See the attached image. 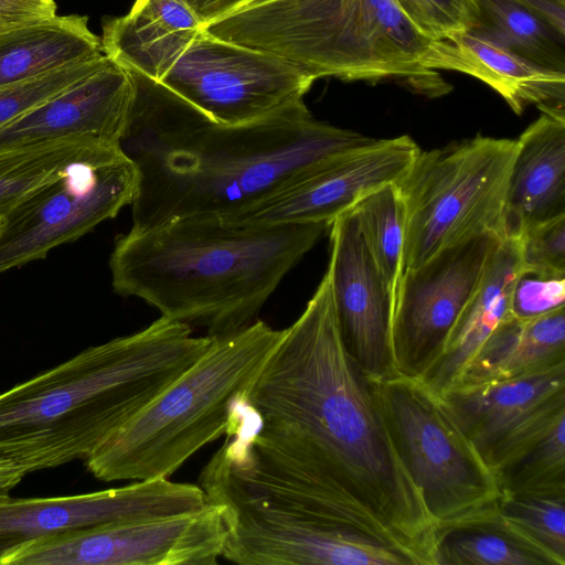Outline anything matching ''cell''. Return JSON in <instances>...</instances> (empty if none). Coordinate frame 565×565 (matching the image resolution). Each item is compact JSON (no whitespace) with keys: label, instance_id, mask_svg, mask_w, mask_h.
<instances>
[{"label":"cell","instance_id":"1","mask_svg":"<svg viewBox=\"0 0 565 565\" xmlns=\"http://www.w3.org/2000/svg\"><path fill=\"white\" fill-rule=\"evenodd\" d=\"M237 407L260 440L367 509L417 564H435L436 525L343 345L328 271Z\"/></svg>","mask_w":565,"mask_h":565},{"label":"cell","instance_id":"2","mask_svg":"<svg viewBox=\"0 0 565 565\" xmlns=\"http://www.w3.org/2000/svg\"><path fill=\"white\" fill-rule=\"evenodd\" d=\"M129 72L135 96L119 147L138 173L132 228L226 217L299 171L375 140L317 120L305 102L223 125L162 83Z\"/></svg>","mask_w":565,"mask_h":565},{"label":"cell","instance_id":"3","mask_svg":"<svg viewBox=\"0 0 565 565\" xmlns=\"http://www.w3.org/2000/svg\"><path fill=\"white\" fill-rule=\"evenodd\" d=\"M225 441L199 476L222 505V558L239 565H391L396 534L339 487L260 440L234 414Z\"/></svg>","mask_w":565,"mask_h":565},{"label":"cell","instance_id":"4","mask_svg":"<svg viewBox=\"0 0 565 565\" xmlns=\"http://www.w3.org/2000/svg\"><path fill=\"white\" fill-rule=\"evenodd\" d=\"M159 317L0 394V459L26 475L88 458L213 343Z\"/></svg>","mask_w":565,"mask_h":565},{"label":"cell","instance_id":"5","mask_svg":"<svg viewBox=\"0 0 565 565\" xmlns=\"http://www.w3.org/2000/svg\"><path fill=\"white\" fill-rule=\"evenodd\" d=\"M330 225L239 227L191 217L130 228L109 258L116 294L217 338L256 319L285 276Z\"/></svg>","mask_w":565,"mask_h":565},{"label":"cell","instance_id":"6","mask_svg":"<svg viewBox=\"0 0 565 565\" xmlns=\"http://www.w3.org/2000/svg\"><path fill=\"white\" fill-rule=\"evenodd\" d=\"M221 40L275 55L315 81L405 78L443 93L422 57L430 40L393 0H250L203 28Z\"/></svg>","mask_w":565,"mask_h":565},{"label":"cell","instance_id":"7","mask_svg":"<svg viewBox=\"0 0 565 565\" xmlns=\"http://www.w3.org/2000/svg\"><path fill=\"white\" fill-rule=\"evenodd\" d=\"M284 332L255 320L214 338L199 360L84 460L88 471L106 482L169 478L226 434L237 402Z\"/></svg>","mask_w":565,"mask_h":565},{"label":"cell","instance_id":"8","mask_svg":"<svg viewBox=\"0 0 565 565\" xmlns=\"http://www.w3.org/2000/svg\"><path fill=\"white\" fill-rule=\"evenodd\" d=\"M516 140L476 136L419 151L396 183L405 211L402 274L475 235L505 237Z\"/></svg>","mask_w":565,"mask_h":565},{"label":"cell","instance_id":"9","mask_svg":"<svg viewBox=\"0 0 565 565\" xmlns=\"http://www.w3.org/2000/svg\"><path fill=\"white\" fill-rule=\"evenodd\" d=\"M369 382L437 531L494 513L499 482L443 396L418 377Z\"/></svg>","mask_w":565,"mask_h":565},{"label":"cell","instance_id":"10","mask_svg":"<svg viewBox=\"0 0 565 565\" xmlns=\"http://www.w3.org/2000/svg\"><path fill=\"white\" fill-rule=\"evenodd\" d=\"M138 173L118 145H102L42 182L0 216V274L45 258L130 205Z\"/></svg>","mask_w":565,"mask_h":565},{"label":"cell","instance_id":"11","mask_svg":"<svg viewBox=\"0 0 565 565\" xmlns=\"http://www.w3.org/2000/svg\"><path fill=\"white\" fill-rule=\"evenodd\" d=\"M227 529L222 505L83 527L23 544L0 565H216Z\"/></svg>","mask_w":565,"mask_h":565},{"label":"cell","instance_id":"12","mask_svg":"<svg viewBox=\"0 0 565 565\" xmlns=\"http://www.w3.org/2000/svg\"><path fill=\"white\" fill-rule=\"evenodd\" d=\"M216 122H254L303 102L313 78L203 28L159 81Z\"/></svg>","mask_w":565,"mask_h":565},{"label":"cell","instance_id":"13","mask_svg":"<svg viewBox=\"0 0 565 565\" xmlns=\"http://www.w3.org/2000/svg\"><path fill=\"white\" fill-rule=\"evenodd\" d=\"M419 151L406 135L375 139L299 171L220 220L239 227L330 225L371 191L386 183H397Z\"/></svg>","mask_w":565,"mask_h":565},{"label":"cell","instance_id":"14","mask_svg":"<svg viewBox=\"0 0 565 565\" xmlns=\"http://www.w3.org/2000/svg\"><path fill=\"white\" fill-rule=\"evenodd\" d=\"M501 241L475 235L402 274L392 321L397 374L419 377L438 356Z\"/></svg>","mask_w":565,"mask_h":565},{"label":"cell","instance_id":"15","mask_svg":"<svg viewBox=\"0 0 565 565\" xmlns=\"http://www.w3.org/2000/svg\"><path fill=\"white\" fill-rule=\"evenodd\" d=\"M199 484L169 478L89 493L0 498V557L29 542L97 524L184 512L206 503Z\"/></svg>","mask_w":565,"mask_h":565},{"label":"cell","instance_id":"16","mask_svg":"<svg viewBox=\"0 0 565 565\" xmlns=\"http://www.w3.org/2000/svg\"><path fill=\"white\" fill-rule=\"evenodd\" d=\"M330 228L327 271L343 345L367 381L394 375L392 321L395 300L350 210Z\"/></svg>","mask_w":565,"mask_h":565},{"label":"cell","instance_id":"17","mask_svg":"<svg viewBox=\"0 0 565 565\" xmlns=\"http://www.w3.org/2000/svg\"><path fill=\"white\" fill-rule=\"evenodd\" d=\"M135 96L131 73L106 56L94 72L0 128V150L70 140L118 145Z\"/></svg>","mask_w":565,"mask_h":565},{"label":"cell","instance_id":"18","mask_svg":"<svg viewBox=\"0 0 565 565\" xmlns=\"http://www.w3.org/2000/svg\"><path fill=\"white\" fill-rule=\"evenodd\" d=\"M441 396L487 461L503 441L565 405V362L510 380L458 386Z\"/></svg>","mask_w":565,"mask_h":565},{"label":"cell","instance_id":"19","mask_svg":"<svg viewBox=\"0 0 565 565\" xmlns=\"http://www.w3.org/2000/svg\"><path fill=\"white\" fill-rule=\"evenodd\" d=\"M420 64L484 82L518 115L534 105L542 114L565 119V73L539 66L470 30L431 41Z\"/></svg>","mask_w":565,"mask_h":565},{"label":"cell","instance_id":"20","mask_svg":"<svg viewBox=\"0 0 565 565\" xmlns=\"http://www.w3.org/2000/svg\"><path fill=\"white\" fill-rule=\"evenodd\" d=\"M505 196V236L565 215V119L542 114L516 140Z\"/></svg>","mask_w":565,"mask_h":565},{"label":"cell","instance_id":"21","mask_svg":"<svg viewBox=\"0 0 565 565\" xmlns=\"http://www.w3.org/2000/svg\"><path fill=\"white\" fill-rule=\"evenodd\" d=\"M522 270L520 237L505 236L493 253L470 300L450 330L438 356L418 377L439 395L451 390L489 335L510 313V297Z\"/></svg>","mask_w":565,"mask_h":565},{"label":"cell","instance_id":"22","mask_svg":"<svg viewBox=\"0 0 565 565\" xmlns=\"http://www.w3.org/2000/svg\"><path fill=\"white\" fill-rule=\"evenodd\" d=\"M202 29L182 0H136L104 22L103 53L119 66L160 81Z\"/></svg>","mask_w":565,"mask_h":565},{"label":"cell","instance_id":"23","mask_svg":"<svg viewBox=\"0 0 565 565\" xmlns=\"http://www.w3.org/2000/svg\"><path fill=\"white\" fill-rule=\"evenodd\" d=\"M563 362L565 308L529 320L510 317L489 335L452 388L510 380Z\"/></svg>","mask_w":565,"mask_h":565},{"label":"cell","instance_id":"24","mask_svg":"<svg viewBox=\"0 0 565 565\" xmlns=\"http://www.w3.org/2000/svg\"><path fill=\"white\" fill-rule=\"evenodd\" d=\"M84 15H54L0 32V85L102 56Z\"/></svg>","mask_w":565,"mask_h":565},{"label":"cell","instance_id":"25","mask_svg":"<svg viewBox=\"0 0 565 565\" xmlns=\"http://www.w3.org/2000/svg\"><path fill=\"white\" fill-rule=\"evenodd\" d=\"M470 31L544 68L565 73V35L513 0H473Z\"/></svg>","mask_w":565,"mask_h":565},{"label":"cell","instance_id":"26","mask_svg":"<svg viewBox=\"0 0 565 565\" xmlns=\"http://www.w3.org/2000/svg\"><path fill=\"white\" fill-rule=\"evenodd\" d=\"M490 467L502 493L565 491V413L502 450Z\"/></svg>","mask_w":565,"mask_h":565},{"label":"cell","instance_id":"27","mask_svg":"<svg viewBox=\"0 0 565 565\" xmlns=\"http://www.w3.org/2000/svg\"><path fill=\"white\" fill-rule=\"evenodd\" d=\"M435 565H550L498 516L472 520L436 532Z\"/></svg>","mask_w":565,"mask_h":565},{"label":"cell","instance_id":"28","mask_svg":"<svg viewBox=\"0 0 565 565\" xmlns=\"http://www.w3.org/2000/svg\"><path fill=\"white\" fill-rule=\"evenodd\" d=\"M497 514L550 565H565V491L503 492Z\"/></svg>","mask_w":565,"mask_h":565},{"label":"cell","instance_id":"29","mask_svg":"<svg viewBox=\"0 0 565 565\" xmlns=\"http://www.w3.org/2000/svg\"><path fill=\"white\" fill-rule=\"evenodd\" d=\"M361 235L396 300L402 277L405 211L396 183L371 191L351 209Z\"/></svg>","mask_w":565,"mask_h":565},{"label":"cell","instance_id":"30","mask_svg":"<svg viewBox=\"0 0 565 565\" xmlns=\"http://www.w3.org/2000/svg\"><path fill=\"white\" fill-rule=\"evenodd\" d=\"M102 145L107 143L70 140L0 150V216L32 189Z\"/></svg>","mask_w":565,"mask_h":565},{"label":"cell","instance_id":"31","mask_svg":"<svg viewBox=\"0 0 565 565\" xmlns=\"http://www.w3.org/2000/svg\"><path fill=\"white\" fill-rule=\"evenodd\" d=\"M105 60L103 54L30 79L0 85V128L74 85L97 70Z\"/></svg>","mask_w":565,"mask_h":565},{"label":"cell","instance_id":"32","mask_svg":"<svg viewBox=\"0 0 565 565\" xmlns=\"http://www.w3.org/2000/svg\"><path fill=\"white\" fill-rule=\"evenodd\" d=\"M408 22L430 41L448 40L476 23L473 0H393Z\"/></svg>","mask_w":565,"mask_h":565},{"label":"cell","instance_id":"33","mask_svg":"<svg viewBox=\"0 0 565 565\" xmlns=\"http://www.w3.org/2000/svg\"><path fill=\"white\" fill-rule=\"evenodd\" d=\"M522 270L565 276V215L537 224L520 236Z\"/></svg>","mask_w":565,"mask_h":565},{"label":"cell","instance_id":"34","mask_svg":"<svg viewBox=\"0 0 565 565\" xmlns=\"http://www.w3.org/2000/svg\"><path fill=\"white\" fill-rule=\"evenodd\" d=\"M562 308H565V276L520 271L510 297L513 318L534 319Z\"/></svg>","mask_w":565,"mask_h":565},{"label":"cell","instance_id":"35","mask_svg":"<svg viewBox=\"0 0 565 565\" xmlns=\"http://www.w3.org/2000/svg\"><path fill=\"white\" fill-rule=\"evenodd\" d=\"M54 15V0H0V32Z\"/></svg>","mask_w":565,"mask_h":565},{"label":"cell","instance_id":"36","mask_svg":"<svg viewBox=\"0 0 565 565\" xmlns=\"http://www.w3.org/2000/svg\"><path fill=\"white\" fill-rule=\"evenodd\" d=\"M195 14L202 28L235 11L250 0H182Z\"/></svg>","mask_w":565,"mask_h":565},{"label":"cell","instance_id":"37","mask_svg":"<svg viewBox=\"0 0 565 565\" xmlns=\"http://www.w3.org/2000/svg\"><path fill=\"white\" fill-rule=\"evenodd\" d=\"M565 35V0H513Z\"/></svg>","mask_w":565,"mask_h":565},{"label":"cell","instance_id":"38","mask_svg":"<svg viewBox=\"0 0 565 565\" xmlns=\"http://www.w3.org/2000/svg\"><path fill=\"white\" fill-rule=\"evenodd\" d=\"M25 476L26 473L12 462L0 459V498L9 495Z\"/></svg>","mask_w":565,"mask_h":565}]
</instances>
